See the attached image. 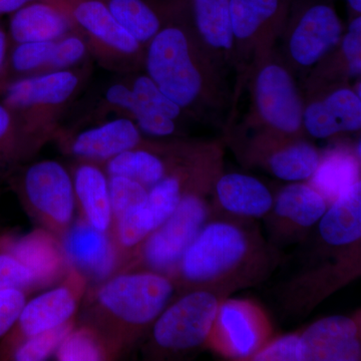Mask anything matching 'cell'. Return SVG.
Wrapping results in <instances>:
<instances>
[{"mask_svg": "<svg viewBox=\"0 0 361 361\" xmlns=\"http://www.w3.org/2000/svg\"><path fill=\"white\" fill-rule=\"evenodd\" d=\"M272 336L269 318L257 304L225 297L206 344L223 357L250 360Z\"/></svg>", "mask_w": 361, "mask_h": 361, "instance_id": "11", "label": "cell"}, {"mask_svg": "<svg viewBox=\"0 0 361 361\" xmlns=\"http://www.w3.org/2000/svg\"><path fill=\"white\" fill-rule=\"evenodd\" d=\"M1 232H4V231H2V230H1V229H0V233H1Z\"/></svg>", "mask_w": 361, "mask_h": 361, "instance_id": "44", "label": "cell"}, {"mask_svg": "<svg viewBox=\"0 0 361 361\" xmlns=\"http://www.w3.org/2000/svg\"><path fill=\"white\" fill-rule=\"evenodd\" d=\"M68 13L73 25L89 33L92 39L123 56H134L142 45L123 27L104 0H54Z\"/></svg>", "mask_w": 361, "mask_h": 361, "instance_id": "19", "label": "cell"}, {"mask_svg": "<svg viewBox=\"0 0 361 361\" xmlns=\"http://www.w3.org/2000/svg\"><path fill=\"white\" fill-rule=\"evenodd\" d=\"M252 221L214 214L172 276L178 293L206 290L225 298L268 279L281 259Z\"/></svg>", "mask_w": 361, "mask_h": 361, "instance_id": "1", "label": "cell"}, {"mask_svg": "<svg viewBox=\"0 0 361 361\" xmlns=\"http://www.w3.org/2000/svg\"><path fill=\"white\" fill-rule=\"evenodd\" d=\"M87 51V44L82 37L73 33H68L65 37L54 42L47 70H68L71 66L77 65L82 61Z\"/></svg>", "mask_w": 361, "mask_h": 361, "instance_id": "36", "label": "cell"}, {"mask_svg": "<svg viewBox=\"0 0 361 361\" xmlns=\"http://www.w3.org/2000/svg\"><path fill=\"white\" fill-rule=\"evenodd\" d=\"M32 152L30 126L0 102V193L25 167Z\"/></svg>", "mask_w": 361, "mask_h": 361, "instance_id": "26", "label": "cell"}, {"mask_svg": "<svg viewBox=\"0 0 361 361\" xmlns=\"http://www.w3.org/2000/svg\"><path fill=\"white\" fill-rule=\"evenodd\" d=\"M197 39L223 68L234 63L230 0H184Z\"/></svg>", "mask_w": 361, "mask_h": 361, "instance_id": "18", "label": "cell"}, {"mask_svg": "<svg viewBox=\"0 0 361 361\" xmlns=\"http://www.w3.org/2000/svg\"><path fill=\"white\" fill-rule=\"evenodd\" d=\"M27 301V293L18 289L0 291V341L13 329Z\"/></svg>", "mask_w": 361, "mask_h": 361, "instance_id": "38", "label": "cell"}, {"mask_svg": "<svg viewBox=\"0 0 361 361\" xmlns=\"http://www.w3.org/2000/svg\"><path fill=\"white\" fill-rule=\"evenodd\" d=\"M346 75L360 78L361 71V16H355L338 47Z\"/></svg>", "mask_w": 361, "mask_h": 361, "instance_id": "37", "label": "cell"}, {"mask_svg": "<svg viewBox=\"0 0 361 361\" xmlns=\"http://www.w3.org/2000/svg\"><path fill=\"white\" fill-rule=\"evenodd\" d=\"M8 37L13 44L56 42L71 32V16L54 0H35L9 14Z\"/></svg>", "mask_w": 361, "mask_h": 361, "instance_id": "23", "label": "cell"}, {"mask_svg": "<svg viewBox=\"0 0 361 361\" xmlns=\"http://www.w3.org/2000/svg\"><path fill=\"white\" fill-rule=\"evenodd\" d=\"M109 190L114 222L130 209L144 204L148 198V189L146 187L121 176L109 177Z\"/></svg>", "mask_w": 361, "mask_h": 361, "instance_id": "32", "label": "cell"}, {"mask_svg": "<svg viewBox=\"0 0 361 361\" xmlns=\"http://www.w3.org/2000/svg\"><path fill=\"white\" fill-rule=\"evenodd\" d=\"M361 128V99L348 85H339L305 103L303 130L311 137L326 140Z\"/></svg>", "mask_w": 361, "mask_h": 361, "instance_id": "17", "label": "cell"}, {"mask_svg": "<svg viewBox=\"0 0 361 361\" xmlns=\"http://www.w3.org/2000/svg\"><path fill=\"white\" fill-rule=\"evenodd\" d=\"M284 32L292 66L310 70L336 51L344 26L331 0H292Z\"/></svg>", "mask_w": 361, "mask_h": 361, "instance_id": "9", "label": "cell"}, {"mask_svg": "<svg viewBox=\"0 0 361 361\" xmlns=\"http://www.w3.org/2000/svg\"><path fill=\"white\" fill-rule=\"evenodd\" d=\"M7 249L32 273L37 290L58 284L70 269L61 239L42 228L14 237Z\"/></svg>", "mask_w": 361, "mask_h": 361, "instance_id": "20", "label": "cell"}, {"mask_svg": "<svg viewBox=\"0 0 361 361\" xmlns=\"http://www.w3.org/2000/svg\"><path fill=\"white\" fill-rule=\"evenodd\" d=\"M71 176L78 217L94 229L113 235L114 215L106 171L94 161H84Z\"/></svg>", "mask_w": 361, "mask_h": 361, "instance_id": "24", "label": "cell"}, {"mask_svg": "<svg viewBox=\"0 0 361 361\" xmlns=\"http://www.w3.org/2000/svg\"><path fill=\"white\" fill-rule=\"evenodd\" d=\"M215 180L189 190L172 215L149 235L123 270H151L172 278L188 247L215 214L213 200L209 199L213 197Z\"/></svg>", "mask_w": 361, "mask_h": 361, "instance_id": "4", "label": "cell"}, {"mask_svg": "<svg viewBox=\"0 0 361 361\" xmlns=\"http://www.w3.org/2000/svg\"><path fill=\"white\" fill-rule=\"evenodd\" d=\"M299 334L302 342L303 361L361 360L360 316L323 317Z\"/></svg>", "mask_w": 361, "mask_h": 361, "instance_id": "16", "label": "cell"}, {"mask_svg": "<svg viewBox=\"0 0 361 361\" xmlns=\"http://www.w3.org/2000/svg\"><path fill=\"white\" fill-rule=\"evenodd\" d=\"M251 361H303L300 334H291L270 339L258 350Z\"/></svg>", "mask_w": 361, "mask_h": 361, "instance_id": "35", "label": "cell"}, {"mask_svg": "<svg viewBox=\"0 0 361 361\" xmlns=\"http://www.w3.org/2000/svg\"><path fill=\"white\" fill-rule=\"evenodd\" d=\"M329 203L308 182H292L278 192L265 216L271 243L302 241L316 227Z\"/></svg>", "mask_w": 361, "mask_h": 361, "instance_id": "12", "label": "cell"}, {"mask_svg": "<svg viewBox=\"0 0 361 361\" xmlns=\"http://www.w3.org/2000/svg\"><path fill=\"white\" fill-rule=\"evenodd\" d=\"M147 75L184 111L197 115L225 110L222 68L195 35L191 23H166L147 44Z\"/></svg>", "mask_w": 361, "mask_h": 361, "instance_id": "2", "label": "cell"}, {"mask_svg": "<svg viewBox=\"0 0 361 361\" xmlns=\"http://www.w3.org/2000/svg\"><path fill=\"white\" fill-rule=\"evenodd\" d=\"M26 212L42 229L61 239L75 220V189L68 169L54 160L35 161L9 183Z\"/></svg>", "mask_w": 361, "mask_h": 361, "instance_id": "5", "label": "cell"}, {"mask_svg": "<svg viewBox=\"0 0 361 361\" xmlns=\"http://www.w3.org/2000/svg\"><path fill=\"white\" fill-rule=\"evenodd\" d=\"M54 42H30L13 44L7 59L6 80L9 73L32 75L35 71L47 68L51 58Z\"/></svg>", "mask_w": 361, "mask_h": 361, "instance_id": "31", "label": "cell"}, {"mask_svg": "<svg viewBox=\"0 0 361 361\" xmlns=\"http://www.w3.org/2000/svg\"><path fill=\"white\" fill-rule=\"evenodd\" d=\"M348 6L355 16H360L361 13V0H346Z\"/></svg>", "mask_w": 361, "mask_h": 361, "instance_id": "43", "label": "cell"}, {"mask_svg": "<svg viewBox=\"0 0 361 361\" xmlns=\"http://www.w3.org/2000/svg\"><path fill=\"white\" fill-rule=\"evenodd\" d=\"M116 20L142 45L166 25L161 11L149 0H104Z\"/></svg>", "mask_w": 361, "mask_h": 361, "instance_id": "28", "label": "cell"}, {"mask_svg": "<svg viewBox=\"0 0 361 361\" xmlns=\"http://www.w3.org/2000/svg\"><path fill=\"white\" fill-rule=\"evenodd\" d=\"M250 78L257 135L302 137L305 101L288 66L272 54Z\"/></svg>", "mask_w": 361, "mask_h": 361, "instance_id": "6", "label": "cell"}, {"mask_svg": "<svg viewBox=\"0 0 361 361\" xmlns=\"http://www.w3.org/2000/svg\"><path fill=\"white\" fill-rule=\"evenodd\" d=\"M134 99V92L128 85L115 84L111 85L106 92V99L111 106L128 111Z\"/></svg>", "mask_w": 361, "mask_h": 361, "instance_id": "39", "label": "cell"}, {"mask_svg": "<svg viewBox=\"0 0 361 361\" xmlns=\"http://www.w3.org/2000/svg\"><path fill=\"white\" fill-rule=\"evenodd\" d=\"M188 146L180 148V153L168 160L160 152L151 148L128 149L106 161L109 177L121 176L129 178L149 189L171 172L184 156Z\"/></svg>", "mask_w": 361, "mask_h": 361, "instance_id": "25", "label": "cell"}, {"mask_svg": "<svg viewBox=\"0 0 361 361\" xmlns=\"http://www.w3.org/2000/svg\"><path fill=\"white\" fill-rule=\"evenodd\" d=\"M54 356L59 361H101L118 355L97 329L82 323L75 324Z\"/></svg>", "mask_w": 361, "mask_h": 361, "instance_id": "29", "label": "cell"}, {"mask_svg": "<svg viewBox=\"0 0 361 361\" xmlns=\"http://www.w3.org/2000/svg\"><path fill=\"white\" fill-rule=\"evenodd\" d=\"M322 152L303 137L256 135L249 159L285 182H307L319 165Z\"/></svg>", "mask_w": 361, "mask_h": 361, "instance_id": "14", "label": "cell"}, {"mask_svg": "<svg viewBox=\"0 0 361 361\" xmlns=\"http://www.w3.org/2000/svg\"><path fill=\"white\" fill-rule=\"evenodd\" d=\"M291 4L292 0H230L234 63L244 80L273 54Z\"/></svg>", "mask_w": 361, "mask_h": 361, "instance_id": "7", "label": "cell"}, {"mask_svg": "<svg viewBox=\"0 0 361 361\" xmlns=\"http://www.w3.org/2000/svg\"><path fill=\"white\" fill-rule=\"evenodd\" d=\"M360 180V157L348 148H336L322 153L319 165L307 180L324 197L329 205L344 189Z\"/></svg>", "mask_w": 361, "mask_h": 361, "instance_id": "27", "label": "cell"}, {"mask_svg": "<svg viewBox=\"0 0 361 361\" xmlns=\"http://www.w3.org/2000/svg\"><path fill=\"white\" fill-rule=\"evenodd\" d=\"M87 285V279L70 267L61 282L26 301L13 329L0 341V360L20 341L75 319Z\"/></svg>", "mask_w": 361, "mask_h": 361, "instance_id": "10", "label": "cell"}, {"mask_svg": "<svg viewBox=\"0 0 361 361\" xmlns=\"http://www.w3.org/2000/svg\"><path fill=\"white\" fill-rule=\"evenodd\" d=\"M222 299L206 290L179 294L152 325V351L173 355L205 345Z\"/></svg>", "mask_w": 361, "mask_h": 361, "instance_id": "8", "label": "cell"}, {"mask_svg": "<svg viewBox=\"0 0 361 361\" xmlns=\"http://www.w3.org/2000/svg\"><path fill=\"white\" fill-rule=\"evenodd\" d=\"M274 196L253 176L241 173H221L213 188L215 213L243 219L264 218L272 208Z\"/></svg>", "mask_w": 361, "mask_h": 361, "instance_id": "21", "label": "cell"}, {"mask_svg": "<svg viewBox=\"0 0 361 361\" xmlns=\"http://www.w3.org/2000/svg\"><path fill=\"white\" fill-rule=\"evenodd\" d=\"M130 89L134 92L137 101L149 111H156L174 121L180 118L185 111L179 104L169 99L148 75H139L133 82Z\"/></svg>", "mask_w": 361, "mask_h": 361, "instance_id": "33", "label": "cell"}, {"mask_svg": "<svg viewBox=\"0 0 361 361\" xmlns=\"http://www.w3.org/2000/svg\"><path fill=\"white\" fill-rule=\"evenodd\" d=\"M8 33L6 32L0 23V85L4 84L6 80L7 59H8L9 49Z\"/></svg>", "mask_w": 361, "mask_h": 361, "instance_id": "40", "label": "cell"}, {"mask_svg": "<svg viewBox=\"0 0 361 361\" xmlns=\"http://www.w3.org/2000/svg\"><path fill=\"white\" fill-rule=\"evenodd\" d=\"M78 85V75L70 70L9 78L0 85V102L16 115H20L32 108L58 106L66 103L75 94Z\"/></svg>", "mask_w": 361, "mask_h": 361, "instance_id": "15", "label": "cell"}, {"mask_svg": "<svg viewBox=\"0 0 361 361\" xmlns=\"http://www.w3.org/2000/svg\"><path fill=\"white\" fill-rule=\"evenodd\" d=\"M142 145V132L134 121L118 118L82 130L71 140L68 149L71 155L96 163Z\"/></svg>", "mask_w": 361, "mask_h": 361, "instance_id": "22", "label": "cell"}, {"mask_svg": "<svg viewBox=\"0 0 361 361\" xmlns=\"http://www.w3.org/2000/svg\"><path fill=\"white\" fill-rule=\"evenodd\" d=\"M176 292L167 275L145 269L120 271L90 290L84 323L97 329L118 355L152 327Z\"/></svg>", "mask_w": 361, "mask_h": 361, "instance_id": "3", "label": "cell"}, {"mask_svg": "<svg viewBox=\"0 0 361 361\" xmlns=\"http://www.w3.org/2000/svg\"><path fill=\"white\" fill-rule=\"evenodd\" d=\"M77 324L73 319L56 329L40 332L28 337L11 348L2 360L42 361L51 357L56 353L61 342Z\"/></svg>", "mask_w": 361, "mask_h": 361, "instance_id": "30", "label": "cell"}, {"mask_svg": "<svg viewBox=\"0 0 361 361\" xmlns=\"http://www.w3.org/2000/svg\"><path fill=\"white\" fill-rule=\"evenodd\" d=\"M61 241L68 265L78 271L87 283H101L121 269L113 235L94 229L80 217Z\"/></svg>", "mask_w": 361, "mask_h": 361, "instance_id": "13", "label": "cell"}, {"mask_svg": "<svg viewBox=\"0 0 361 361\" xmlns=\"http://www.w3.org/2000/svg\"><path fill=\"white\" fill-rule=\"evenodd\" d=\"M35 0H0V16L11 14Z\"/></svg>", "mask_w": 361, "mask_h": 361, "instance_id": "41", "label": "cell"}, {"mask_svg": "<svg viewBox=\"0 0 361 361\" xmlns=\"http://www.w3.org/2000/svg\"><path fill=\"white\" fill-rule=\"evenodd\" d=\"M7 248L0 251V291L18 289L28 294L37 290L32 273Z\"/></svg>", "mask_w": 361, "mask_h": 361, "instance_id": "34", "label": "cell"}, {"mask_svg": "<svg viewBox=\"0 0 361 361\" xmlns=\"http://www.w3.org/2000/svg\"><path fill=\"white\" fill-rule=\"evenodd\" d=\"M14 236L11 232L4 231L0 233V251L4 250L11 245Z\"/></svg>", "mask_w": 361, "mask_h": 361, "instance_id": "42", "label": "cell"}]
</instances>
